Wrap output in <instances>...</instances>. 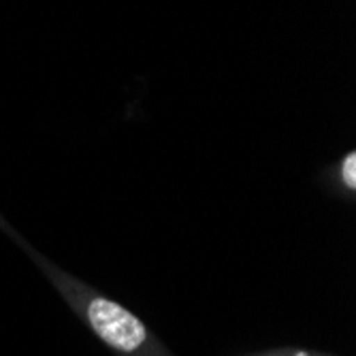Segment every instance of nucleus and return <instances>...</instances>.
<instances>
[{
    "label": "nucleus",
    "instance_id": "1",
    "mask_svg": "<svg viewBox=\"0 0 356 356\" xmlns=\"http://www.w3.org/2000/svg\"><path fill=\"white\" fill-rule=\"evenodd\" d=\"M88 316L94 331L118 350L133 352L145 341V327L141 322L131 312L107 299H94Z\"/></svg>",
    "mask_w": 356,
    "mask_h": 356
},
{
    "label": "nucleus",
    "instance_id": "2",
    "mask_svg": "<svg viewBox=\"0 0 356 356\" xmlns=\"http://www.w3.org/2000/svg\"><path fill=\"white\" fill-rule=\"evenodd\" d=\"M343 179L350 188H356V154H348L343 163Z\"/></svg>",
    "mask_w": 356,
    "mask_h": 356
}]
</instances>
